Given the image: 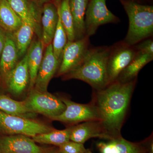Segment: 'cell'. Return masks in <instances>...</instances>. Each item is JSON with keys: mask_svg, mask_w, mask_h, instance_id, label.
Listing matches in <instances>:
<instances>
[{"mask_svg": "<svg viewBox=\"0 0 153 153\" xmlns=\"http://www.w3.org/2000/svg\"><path fill=\"white\" fill-rule=\"evenodd\" d=\"M54 129L33 119L10 114L0 111V133L4 134L23 135L33 137Z\"/></svg>", "mask_w": 153, "mask_h": 153, "instance_id": "obj_4", "label": "cell"}, {"mask_svg": "<svg viewBox=\"0 0 153 153\" xmlns=\"http://www.w3.org/2000/svg\"><path fill=\"white\" fill-rule=\"evenodd\" d=\"M2 79L7 90L14 96L21 95L28 87L29 88L30 75L27 54Z\"/></svg>", "mask_w": 153, "mask_h": 153, "instance_id": "obj_10", "label": "cell"}, {"mask_svg": "<svg viewBox=\"0 0 153 153\" xmlns=\"http://www.w3.org/2000/svg\"><path fill=\"white\" fill-rule=\"evenodd\" d=\"M22 23L7 0H0V27L7 32L13 33Z\"/></svg>", "mask_w": 153, "mask_h": 153, "instance_id": "obj_22", "label": "cell"}, {"mask_svg": "<svg viewBox=\"0 0 153 153\" xmlns=\"http://www.w3.org/2000/svg\"><path fill=\"white\" fill-rule=\"evenodd\" d=\"M69 8L73 18L75 40L86 36L85 15L88 0H68Z\"/></svg>", "mask_w": 153, "mask_h": 153, "instance_id": "obj_19", "label": "cell"}, {"mask_svg": "<svg viewBox=\"0 0 153 153\" xmlns=\"http://www.w3.org/2000/svg\"><path fill=\"white\" fill-rule=\"evenodd\" d=\"M58 22L52 44L55 57L57 60L61 62L62 53L64 47L67 44L68 39L66 31L62 25L58 11Z\"/></svg>", "mask_w": 153, "mask_h": 153, "instance_id": "obj_26", "label": "cell"}, {"mask_svg": "<svg viewBox=\"0 0 153 153\" xmlns=\"http://www.w3.org/2000/svg\"><path fill=\"white\" fill-rule=\"evenodd\" d=\"M92 138L108 140L115 139L105 130L100 120L87 121L71 127L70 136V140L71 141L84 144Z\"/></svg>", "mask_w": 153, "mask_h": 153, "instance_id": "obj_13", "label": "cell"}, {"mask_svg": "<svg viewBox=\"0 0 153 153\" xmlns=\"http://www.w3.org/2000/svg\"><path fill=\"white\" fill-rule=\"evenodd\" d=\"M0 111L27 118L33 119L37 114L26 106L25 101H17L8 96L2 94H0Z\"/></svg>", "mask_w": 153, "mask_h": 153, "instance_id": "obj_21", "label": "cell"}, {"mask_svg": "<svg viewBox=\"0 0 153 153\" xmlns=\"http://www.w3.org/2000/svg\"><path fill=\"white\" fill-rule=\"evenodd\" d=\"M100 153H146L144 147L126 140L122 137L97 144Z\"/></svg>", "mask_w": 153, "mask_h": 153, "instance_id": "obj_17", "label": "cell"}, {"mask_svg": "<svg viewBox=\"0 0 153 153\" xmlns=\"http://www.w3.org/2000/svg\"><path fill=\"white\" fill-rule=\"evenodd\" d=\"M35 30L29 24L22 22V25L13 33L19 57L22 58L27 54L28 49L33 41Z\"/></svg>", "mask_w": 153, "mask_h": 153, "instance_id": "obj_23", "label": "cell"}, {"mask_svg": "<svg viewBox=\"0 0 153 153\" xmlns=\"http://www.w3.org/2000/svg\"><path fill=\"white\" fill-rule=\"evenodd\" d=\"M30 1L36 3L39 6V5L43 4H44L46 3L49 2L51 0H30Z\"/></svg>", "mask_w": 153, "mask_h": 153, "instance_id": "obj_30", "label": "cell"}, {"mask_svg": "<svg viewBox=\"0 0 153 153\" xmlns=\"http://www.w3.org/2000/svg\"><path fill=\"white\" fill-rule=\"evenodd\" d=\"M44 48L42 39L38 38L32 41L27 52L30 75V90L33 89L35 85L38 69L43 59Z\"/></svg>", "mask_w": 153, "mask_h": 153, "instance_id": "obj_18", "label": "cell"}, {"mask_svg": "<svg viewBox=\"0 0 153 153\" xmlns=\"http://www.w3.org/2000/svg\"><path fill=\"white\" fill-rule=\"evenodd\" d=\"M43 59L33 88L38 91H47L50 80L59 69L61 62L57 60L53 52L52 44L46 47Z\"/></svg>", "mask_w": 153, "mask_h": 153, "instance_id": "obj_11", "label": "cell"}, {"mask_svg": "<svg viewBox=\"0 0 153 153\" xmlns=\"http://www.w3.org/2000/svg\"><path fill=\"white\" fill-rule=\"evenodd\" d=\"M26 106L36 114H40L49 118L57 116L66 109V105L60 100L48 91L30 90L27 97L24 100Z\"/></svg>", "mask_w": 153, "mask_h": 153, "instance_id": "obj_5", "label": "cell"}, {"mask_svg": "<svg viewBox=\"0 0 153 153\" xmlns=\"http://www.w3.org/2000/svg\"><path fill=\"white\" fill-rule=\"evenodd\" d=\"M128 16L129 28L124 42L133 46L153 33V7L133 1H122Z\"/></svg>", "mask_w": 153, "mask_h": 153, "instance_id": "obj_3", "label": "cell"}, {"mask_svg": "<svg viewBox=\"0 0 153 153\" xmlns=\"http://www.w3.org/2000/svg\"><path fill=\"white\" fill-rule=\"evenodd\" d=\"M19 59L13 33L7 32L5 44L0 57V75L2 79L16 66Z\"/></svg>", "mask_w": 153, "mask_h": 153, "instance_id": "obj_16", "label": "cell"}, {"mask_svg": "<svg viewBox=\"0 0 153 153\" xmlns=\"http://www.w3.org/2000/svg\"><path fill=\"white\" fill-rule=\"evenodd\" d=\"M137 51L153 55V41L152 39H147L137 44L134 47Z\"/></svg>", "mask_w": 153, "mask_h": 153, "instance_id": "obj_28", "label": "cell"}, {"mask_svg": "<svg viewBox=\"0 0 153 153\" xmlns=\"http://www.w3.org/2000/svg\"><path fill=\"white\" fill-rule=\"evenodd\" d=\"M22 22L33 27L38 38H42L40 30L41 14L38 5L30 0H7Z\"/></svg>", "mask_w": 153, "mask_h": 153, "instance_id": "obj_12", "label": "cell"}, {"mask_svg": "<svg viewBox=\"0 0 153 153\" xmlns=\"http://www.w3.org/2000/svg\"><path fill=\"white\" fill-rule=\"evenodd\" d=\"M61 153V152H56V153Z\"/></svg>", "mask_w": 153, "mask_h": 153, "instance_id": "obj_31", "label": "cell"}, {"mask_svg": "<svg viewBox=\"0 0 153 153\" xmlns=\"http://www.w3.org/2000/svg\"><path fill=\"white\" fill-rule=\"evenodd\" d=\"M57 7L62 25L66 32L68 41H75L74 22L69 8L68 0H62L57 5Z\"/></svg>", "mask_w": 153, "mask_h": 153, "instance_id": "obj_25", "label": "cell"}, {"mask_svg": "<svg viewBox=\"0 0 153 153\" xmlns=\"http://www.w3.org/2000/svg\"><path fill=\"white\" fill-rule=\"evenodd\" d=\"M71 127L62 130L54 129L47 133L37 135L32 137L35 143L60 146L70 141Z\"/></svg>", "mask_w": 153, "mask_h": 153, "instance_id": "obj_24", "label": "cell"}, {"mask_svg": "<svg viewBox=\"0 0 153 153\" xmlns=\"http://www.w3.org/2000/svg\"><path fill=\"white\" fill-rule=\"evenodd\" d=\"M7 31L0 27V57L5 44Z\"/></svg>", "mask_w": 153, "mask_h": 153, "instance_id": "obj_29", "label": "cell"}, {"mask_svg": "<svg viewBox=\"0 0 153 153\" xmlns=\"http://www.w3.org/2000/svg\"><path fill=\"white\" fill-rule=\"evenodd\" d=\"M153 59V55L137 51L131 63L121 72L117 80L126 82L137 78L139 71Z\"/></svg>", "mask_w": 153, "mask_h": 153, "instance_id": "obj_20", "label": "cell"}, {"mask_svg": "<svg viewBox=\"0 0 153 153\" xmlns=\"http://www.w3.org/2000/svg\"><path fill=\"white\" fill-rule=\"evenodd\" d=\"M58 20L57 5L48 2L44 4L41 17L42 39L44 47L52 44Z\"/></svg>", "mask_w": 153, "mask_h": 153, "instance_id": "obj_15", "label": "cell"}, {"mask_svg": "<svg viewBox=\"0 0 153 153\" xmlns=\"http://www.w3.org/2000/svg\"><path fill=\"white\" fill-rule=\"evenodd\" d=\"M111 47L90 48L79 66L63 76V79H76L88 83L95 91L109 84L107 64Z\"/></svg>", "mask_w": 153, "mask_h": 153, "instance_id": "obj_2", "label": "cell"}, {"mask_svg": "<svg viewBox=\"0 0 153 153\" xmlns=\"http://www.w3.org/2000/svg\"><path fill=\"white\" fill-rule=\"evenodd\" d=\"M60 98L66 105V109L59 115L50 119L67 123H79L90 120L100 121L98 111L93 103L79 104L64 97Z\"/></svg>", "mask_w": 153, "mask_h": 153, "instance_id": "obj_7", "label": "cell"}, {"mask_svg": "<svg viewBox=\"0 0 153 153\" xmlns=\"http://www.w3.org/2000/svg\"><path fill=\"white\" fill-rule=\"evenodd\" d=\"M89 38L86 36L79 40L67 41L62 53L57 76H63L79 66L90 48Z\"/></svg>", "mask_w": 153, "mask_h": 153, "instance_id": "obj_9", "label": "cell"}, {"mask_svg": "<svg viewBox=\"0 0 153 153\" xmlns=\"http://www.w3.org/2000/svg\"><path fill=\"white\" fill-rule=\"evenodd\" d=\"M42 150L32 139L23 135L0 137V153H42Z\"/></svg>", "mask_w": 153, "mask_h": 153, "instance_id": "obj_14", "label": "cell"}, {"mask_svg": "<svg viewBox=\"0 0 153 153\" xmlns=\"http://www.w3.org/2000/svg\"><path fill=\"white\" fill-rule=\"evenodd\" d=\"M85 14V33L89 37L95 34L99 26L120 21L107 7L106 0H90Z\"/></svg>", "mask_w": 153, "mask_h": 153, "instance_id": "obj_6", "label": "cell"}, {"mask_svg": "<svg viewBox=\"0 0 153 153\" xmlns=\"http://www.w3.org/2000/svg\"><path fill=\"white\" fill-rule=\"evenodd\" d=\"M136 81L137 78L126 82L116 80L96 91L93 104L102 126L114 138L121 137V129Z\"/></svg>", "mask_w": 153, "mask_h": 153, "instance_id": "obj_1", "label": "cell"}, {"mask_svg": "<svg viewBox=\"0 0 153 153\" xmlns=\"http://www.w3.org/2000/svg\"><path fill=\"white\" fill-rule=\"evenodd\" d=\"M137 51L123 42L111 47L107 64L109 84L116 81L122 71L133 60Z\"/></svg>", "mask_w": 153, "mask_h": 153, "instance_id": "obj_8", "label": "cell"}, {"mask_svg": "<svg viewBox=\"0 0 153 153\" xmlns=\"http://www.w3.org/2000/svg\"><path fill=\"white\" fill-rule=\"evenodd\" d=\"M59 147V151L61 153H92L90 149L85 147L83 144L70 140Z\"/></svg>", "mask_w": 153, "mask_h": 153, "instance_id": "obj_27", "label": "cell"}]
</instances>
